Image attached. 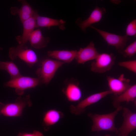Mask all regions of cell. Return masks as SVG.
<instances>
[{
	"label": "cell",
	"instance_id": "5bb4252c",
	"mask_svg": "<svg viewBox=\"0 0 136 136\" xmlns=\"http://www.w3.org/2000/svg\"><path fill=\"white\" fill-rule=\"evenodd\" d=\"M79 84L78 82L71 81L67 83L63 89L62 92L68 101L76 102L81 99L82 93Z\"/></svg>",
	"mask_w": 136,
	"mask_h": 136
},
{
	"label": "cell",
	"instance_id": "4316f807",
	"mask_svg": "<svg viewBox=\"0 0 136 136\" xmlns=\"http://www.w3.org/2000/svg\"><path fill=\"white\" fill-rule=\"evenodd\" d=\"M105 136H110V135L109 134H107L105 135Z\"/></svg>",
	"mask_w": 136,
	"mask_h": 136
},
{
	"label": "cell",
	"instance_id": "6da1fadb",
	"mask_svg": "<svg viewBox=\"0 0 136 136\" xmlns=\"http://www.w3.org/2000/svg\"><path fill=\"white\" fill-rule=\"evenodd\" d=\"M122 108L120 106L114 111L106 114L89 113L88 115L91 118L93 123L91 130L97 132L109 131L118 133V129L115 126L114 119L118 112Z\"/></svg>",
	"mask_w": 136,
	"mask_h": 136
},
{
	"label": "cell",
	"instance_id": "277c9868",
	"mask_svg": "<svg viewBox=\"0 0 136 136\" xmlns=\"http://www.w3.org/2000/svg\"><path fill=\"white\" fill-rule=\"evenodd\" d=\"M9 55L12 60L17 57L20 58L29 66L31 67L38 61V58L35 52L28 48L26 44H19L16 47L10 48Z\"/></svg>",
	"mask_w": 136,
	"mask_h": 136
},
{
	"label": "cell",
	"instance_id": "9c48e42d",
	"mask_svg": "<svg viewBox=\"0 0 136 136\" xmlns=\"http://www.w3.org/2000/svg\"><path fill=\"white\" fill-rule=\"evenodd\" d=\"M123 109V121L122 125L118 129V133L119 136H128L136 128V113L132 112L125 107Z\"/></svg>",
	"mask_w": 136,
	"mask_h": 136
},
{
	"label": "cell",
	"instance_id": "ba28073f",
	"mask_svg": "<svg viewBox=\"0 0 136 136\" xmlns=\"http://www.w3.org/2000/svg\"><path fill=\"white\" fill-rule=\"evenodd\" d=\"M111 94L112 93L109 90L92 94L79 102L76 106L71 105L70 111L75 115H80L84 112L86 107Z\"/></svg>",
	"mask_w": 136,
	"mask_h": 136
},
{
	"label": "cell",
	"instance_id": "30bf717a",
	"mask_svg": "<svg viewBox=\"0 0 136 136\" xmlns=\"http://www.w3.org/2000/svg\"><path fill=\"white\" fill-rule=\"evenodd\" d=\"M107 79L109 90L114 95L121 94L131 86L129 84L130 79L126 78L123 74L117 78L107 76Z\"/></svg>",
	"mask_w": 136,
	"mask_h": 136
},
{
	"label": "cell",
	"instance_id": "44dd1931",
	"mask_svg": "<svg viewBox=\"0 0 136 136\" xmlns=\"http://www.w3.org/2000/svg\"><path fill=\"white\" fill-rule=\"evenodd\" d=\"M0 70H5L9 74L11 79L22 76L16 65L13 62L0 61Z\"/></svg>",
	"mask_w": 136,
	"mask_h": 136
},
{
	"label": "cell",
	"instance_id": "52a82bcc",
	"mask_svg": "<svg viewBox=\"0 0 136 136\" xmlns=\"http://www.w3.org/2000/svg\"><path fill=\"white\" fill-rule=\"evenodd\" d=\"M90 27L99 33L109 45L115 47L120 53L124 49L127 41L131 39L126 35L121 36L110 33L91 25Z\"/></svg>",
	"mask_w": 136,
	"mask_h": 136
},
{
	"label": "cell",
	"instance_id": "5b68a950",
	"mask_svg": "<svg viewBox=\"0 0 136 136\" xmlns=\"http://www.w3.org/2000/svg\"><path fill=\"white\" fill-rule=\"evenodd\" d=\"M30 98L29 94L22 97L20 96L15 102L4 104L1 110L0 114L11 117L20 116L25 107L31 105Z\"/></svg>",
	"mask_w": 136,
	"mask_h": 136
},
{
	"label": "cell",
	"instance_id": "484cf974",
	"mask_svg": "<svg viewBox=\"0 0 136 136\" xmlns=\"http://www.w3.org/2000/svg\"><path fill=\"white\" fill-rule=\"evenodd\" d=\"M3 104L1 103L0 102V114L1 113V111L2 107L3 105Z\"/></svg>",
	"mask_w": 136,
	"mask_h": 136
},
{
	"label": "cell",
	"instance_id": "ac0fdd59",
	"mask_svg": "<svg viewBox=\"0 0 136 136\" xmlns=\"http://www.w3.org/2000/svg\"><path fill=\"white\" fill-rule=\"evenodd\" d=\"M77 51L76 50H49L48 51L47 54L49 57L57 60L69 63L75 59Z\"/></svg>",
	"mask_w": 136,
	"mask_h": 136
},
{
	"label": "cell",
	"instance_id": "4fadbf2b",
	"mask_svg": "<svg viewBox=\"0 0 136 136\" xmlns=\"http://www.w3.org/2000/svg\"><path fill=\"white\" fill-rule=\"evenodd\" d=\"M106 12L104 8H100L96 6L88 18L83 21L78 20L77 23L81 30L85 31L86 28L91 24L99 22Z\"/></svg>",
	"mask_w": 136,
	"mask_h": 136
},
{
	"label": "cell",
	"instance_id": "8fae6325",
	"mask_svg": "<svg viewBox=\"0 0 136 136\" xmlns=\"http://www.w3.org/2000/svg\"><path fill=\"white\" fill-rule=\"evenodd\" d=\"M99 54L92 41L86 47L81 48L77 51L75 59L78 63L83 64L88 61L94 60Z\"/></svg>",
	"mask_w": 136,
	"mask_h": 136
},
{
	"label": "cell",
	"instance_id": "8992f818",
	"mask_svg": "<svg viewBox=\"0 0 136 136\" xmlns=\"http://www.w3.org/2000/svg\"><path fill=\"white\" fill-rule=\"evenodd\" d=\"M115 56L112 53L99 54L91 65V70L98 73H103L110 70L115 63Z\"/></svg>",
	"mask_w": 136,
	"mask_h": 136
},
{
	"label": "cell",
	"instance_id": "d6986e66",
	"mask_svg": "<svg viewBox=\"0 0 136 136\" xmlns=\"http://www.w3.org/2000/svg\"><path fill=\"white\" fill-rule=\"evenodd\" d=\"M64 116L63 113L55 109H50L44 113L43 118V124L45 129L57 123Z\"/></svg>",
	"mask_w": 136,
	"mask_h": 136
},
{
	"label": "cell",
	"instance_id": "9a60e30c",
	"mask_svg": "<svg viewBox=\"0 0 136 136\" xmlns=\"http://www.w3.org/2000/svg\"><path fill=\"white\" fill-rule=\"evenodd\" d=\"M23 31L21 36H18L16 39L19 44H26L29 41L32 33L36 28V20L35 17L32 16L22 23Z\"/></svg>",
	"mask_w": 136,
	"mask_h": 136
},
{
	"label": "cell",
	"instance_id": "7c38bea8",
	"mask_svg": "<svg viewBox=\"0 0 136 136\" xmlns=\"http://www.w3.org/2000/svg\"><path fill=\"white\" fill-rule=\"evenodd\" d=\"M33 16L35 17L36 20V28L46 27L49 28L51 26H58L62 30H64L65 28L66 22L62 19H54L41 16L35 10Z\"/></svg>",
	"mask_w": 136,
	"mask_h": 136
},
{
	"label": "cell",
	"instance_id": "7a4b0ae2",
	"mask_svg": "<svg viewBox=\"0 0 136 136\" xmlns=\"http://www.w3.org/2000/svg\"><path fill=\"white\" fill-rule=\"evenodd\" d=\"M64 62L57 60L46 58L41 62L40 67L36 73L42 83L48 84L54 77L58 69Z\"/></svg>",
	"mask_w": 136,
	"mask_h": 136
},
{
	"label": "cell",
	"instance_id": "7402d4cb",
	"mask_svg": "<svg viewBox=\"0 0 136 136\" xmlns=\"http://www.w3.org/2000/svg\"><path fill=\"white\" fill-rule=\"evenodd\" d=\"M136 53V41L135 40L129 45L120 53L125 57H130L134 55Z\"/></svg>",
	"mask_w": 136,
	"mask_h": 136
},
{
	"label": "cell",
	"instance_id": "d4e9b609",
	"mask_svg": "<svg viewBox=\"0 0 136 136\" xmlns=\"http://www.w3.org/2000/svg\"><path fill=\"white\" fill-rule=\"evenodd\" d=\"M17 136H44V135L41 132L35 130L32 133H19Z\"/></svg>",
	"mask_w": 136,
	"mask_h": 136
},
{
	"label": "cell",
	"instance_id": "cb8c5ba5",
	"mask_svg": "<svg viewBox=\"0 0 136 136\" xmlns=\"http://www.w3.org/2000/svg\"><path fill=\"white\" fill-rule=\"evenodd\" d=\"M126 35L135 36L136 35V19L131 21L127 25L126 29Z\"/></svg>",
	"mask_w": 136,
	"mask_h": 136
},
{
	"label": "cell",
	"instance_id": "e0dca14e",
	"mask_svg": "<svg viewBox=\"0 0 136 136\" xmlns=\"http://www.w3.org/2000/svg\"><path fill=\"white\" fill-rule=\"evenodd\" d=\"M19 1L22 3L21 7L19 8L17 7H12L10 11L12 15H19L22 23L33 16L34 10L25 0Z\"/></svg>",
	"mask_w": 136,
	"mask_h": 136
},
{
	"label": "cell",
	"instance_id": "3957f363",
	"mask_svg": "<svg viewBox=\"0 0 136 136\" xmlns=\"http://www.w3.org/2000/svg\"><path fill=\"white\" fill-rule=\"evenodd\" d=\"M38 78H35L21 76L15 78L10 79L5 83V86L13 88L16 93L21 96L24 90L35 87L42 83Z\"/></svg>",
	"mask_w": 136,
	"mask_h": 136
},
{
	"label": "cell",
	"instance_id": "83f0119b",
	"mask_svg": "<svg viewBox=\"0 0 136 136\" xmlns=\"http://www.w3.org/2000/svg\"><path fill=\"white\" fill-rule=\"evenodd\" d=\"M3 49L2 48L0 47V50H2Z\"/></svg>",
	"mask_w": 136,
	"mask_h": 136
},
{
	"label": "cell",
	"instance_id": "603a6c76",
	"mask_svg": "<svg viewBox=\"0 0 136 136\" xmlns=\"http://www.w3.org/2000/svg\"><path fill=\"white\" fill-rule=\"evenodd\" d=\"M119 66L124 67L136 73V60L120 61L118 63Z\"/></svg>",
	"mask_w": 136,
	"mask_h": 136
},
{
	"label": "cell",
	"instance_id": "ffe728a7",
	"mask_svg": "<svg viewBox=\"0 0 136 136\" xmlns=\"http://www.w3.org/2000/svg\"><path fill=\"white\" fill-rule=\"evenodd\" d=\"M29 41L33 47L40 49L47 46L50 41V39L48 37L43 36L40 29L38 28L33 31Z\"/></svg>",
	"mask_w": 136,
	"mask_h": 136
},
{
	"label": "cell",
	"instance_id": "2e32d148",
	"mask_svg": "<svg viewBox=\"0 0 136 136\" xmlns=\"http://www.w3.org/2000/svg\"><path fill=\"white\" fill-rule=\"evenodd\" d=\"M136 84L131 86L125 91L119 95H115L113 97V105L117 108L120 106V104L123 102L128 103L132 101L136 103Z\"/></svg>",
	"mask_w": 136,
	"mask_h": 136
}]
</instances>
